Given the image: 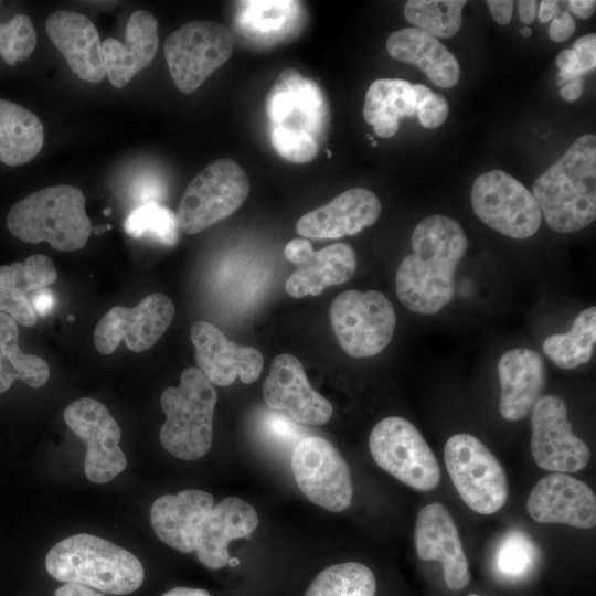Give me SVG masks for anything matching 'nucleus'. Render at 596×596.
<instances>
[{
    "label": "nucleus",
    "mask_w": 596,
    "mask_h": 596,
    "mask_svg": "<svg viewBox=\"0 0 596 596\" xmlns=\"http://www.w3.org/2000/svg\"><path fill=\"white\" fill-rule=\"evenodd\" d=\"M45 567L58 582L79 584L111 595L130 594L145 579L143 566L132 553L86 533L55 544L45 557Z\"/></svg>",
    "instance_id": "7ed1b4c3"
},
{
    "label": "nucleus",
    "mask_w": 596,
    "mask_h": 596,
    "mask_svg": "<svg viewBox=\"0 0 596 596\" xmlns=\"http://www.w3.org/2000/svg\"><path fill=\"white\" fill-rule=\"evenodd\" d=\"M501 384L500 413L508 421L524 418L545 385V365L541 355L526 348L504 352L498 363Z\"/></svg>",
    "instance_id": "a878e982"
},
{
    "label": "nucleus",
    "mask_w": 596,
    "mask_h": 596,
    "mask_svg": "<svg viewBox=\"0 0 596 596\" xmlns=\"http://www.w3.org/2000/svg\"><path fill=\"white\" fill-rule=\"evenodd\" d=\"M414 540L421 560L439 561L443 564L448 588L459 590L469 584L468 560L457 524L445 505L433 502L419 510Z\"/></svg>",
    "instance_id": "412c9836"
},
{
    "label": "nucleus",
    "mask_w": 596,
    "mask_h": 596,
    "mask_svg": "<svg viewBox=\"0 0 596 596\" xmlns=\"http://www.w3.org/2000/svg\"><path fill=\"white\" fill-rule=\"evenodd\" d=\"M330 320L342 350L356 359L384 350L396 327L391 301L377 290L341 292L331 304Z\"/></svg>",
    "instance_id": "6e6552de"
},
{
    "label": "nucleus",
    "mask_w": 596,
    "mask_h": 596,
    "mask_svg": "<svg viewBox=\"0 0 596 596\" xmlns=\"http://www.w3.org/2000/svg\"><path fill=\"white\" fill-rule=\"evenodd\" d=\"M415 113L425 128L433 129L445 123L449 114V105L443 95L432 92L423 103L416 106Z\"/></svg>",
    "instance_id": "79ce46f5"
},
{
    "label": "nucleus",
    "mask_w": 596,
    "mask_h": 596,
    "mask_svg": "<svg viewBox=\"0 0 596 596\" xmlns=\"http://www.w3.org/2000/svg\"><path fill=\"white\" fill-rule=\"evenodd\" d=\"M558 12V2L555 0H543L540 2L539 20L542 23L551 21Z\"/></svg>",
    "instance_id": "5fc2aeb1"
},
{
    "label": "nucleus",
    "mask_w": 596,
    "mask_h": 596,
    "mask_svg": "<svg viewBox=\"0 0 596 596\" xmlns=\"http://www.w3.org/2000/svg\"><path fill=\"white\" fill-rule=\"evenodd\" d=\"M217 394L198 368H187L179 386L167 387L160 398L166 422L160 429L162 447L172 456L195 460L210 449Z\"/></svg>",
    "instance_id": "39448f33"
},
{
    "label": "nucleus",
    "mask_w": 596,
    "mask_h": 596,
    "mask_svg": "<svg viewBox=\"0 0 596 596\" xmlns=\"http://www.w3.org/2000/svg\"><path fill=\"white\" fill-rule=\"evenodd\" d=\"M531 425V453L541 469L568 473L586 467L589 447L573 433L561 397H540L532 408Z\"/></svg>",
    "instance_id": "4468645a"
},
{
    "label": "nucleus",
    "mask_w": 596,
    "mask_h": 596,
    "mask_svg": "<svg viewBox=\"0 0 596 596\" xmlns=\"http://www.w3.org/2000/svg\"><path fill=\"white\" fill-rule=\"evenodd\" d=\"M284 254L297 266L285 285L294 298L318 296L328 286L347 283L356 270L355 252L347 243L313 251L308 240L294 238L286 244Z\"/></svg>",
    "instance_id": "f3484780"
},
{
    "label": "nucleus",
    "mask_w": 596,
    "mask_h": 596,
    "mask_svg": "<svg viewBox=\"0 0 596 596\" xmlns=\"http://www.w3.org/2000/svg\"><path fill=\"white\" fill-rule=\"evenodd\" d=\"M369 446L383 470L418 491H430L440 482V468L421 432L407 419L390 416L373 427Z\"/></svg>",
    "instance_id": "1a4fd4ad"
},
{
    "label": "nucleus",
    "mask_w": 596,
    "mask_h": 596,
    "mask_svg": "<svg viewBox=\"0 0 596 596\" xmlns=\"http://www.w3.org/2000/svg\"><path fill=\"white\" fill-rule=\"evenodd\" d=\"M214 507V498L202 490H184L159 497L151 507L150 522L157 538L182 552L195 551L204 518Z\"/></svg>",
    "instance_id": "b1692460"
},
{
    "label": "nucleus",
    "mask_w": 596,
    "mask_h": 596,
    "mask_svg": "<svg viewBox=\"0 0 596 596\" xmlns=\"http://www.w3.org/2000/svg\"><path fill=\"white\" fill-rule=\"evenodd\" d=\"M269 426L280 437L288 438L296 435L295 426L281 416L272 417Z\"/></svg>",
    "instance_id": "603ef678"
},
{
    "label": "nucleus",
    "mask_w": 596,
    "mask_h": 596,
    "mask_svg": "<svg viewBox=\"0 0 596 596\" xmlns=\"http://www.w3.org/2000/svg\"><path fill=\"white\" fill-rule=\"evenodd\" d=\"M376 579L364 564L331 565L312 581L305 596H375Z\"/></svg>",
    "instance_id": "473e14b6"
},
{
    "label": "nucleus",
    "mask_w": 596,
    "mask_h": 596,
    "mask_svg": "<svg viewBox=\"0 0 596 596\" xmlns=\"http://www.w3.org/2000/svg\"><path fill=\"white\" fill-rule=\"evenodd\" d=\"M327 153H328V155H327L328 158H331V156H332L331 151H330V150H327Z\"/></svg>",
    "instance_id": "052dcab7"
},
{
    "label": "nucleus",
    "mask_w": 596,
    "mask_h": 596,
    "mask_svg": "<svg viewBox=\"0 0 596 596\" xmlns=\"http://www.w3.org/2000/svg\"><path fill=\"white\" fill-rule=\"evenodd\" d=\"M64 421L86 444L84 470L94 483H106L127 467L119 446L121 432L108 408L97 400L82 397L64 411Z\"/></svg>",
    "instance_id": "ddd939ff"
},
{
    "label": "nucleus",
    "mask_w": 596,
    "mask_h": 596,
    "mask_svg": "<svg viewBox=\"0 0 596 596\" xmlns=\"http://www.w3.org/2000/svg\"><path fill=\"white\" fill-rule=\"evenodd\" d=\"M386 49L393 58L419 67L437 86L450 88L459 81L457 58L437 38L421 29L405 28L393 32Z\"/></svg>",
    "instance_id": "cd10ccee"
},
{
    "label": "nucleus",
    "mask_w": 596,
    "mask_h": 596,
    "mask_svg": "<svg viewBox=\"0 0 596 596\" xmlns=\"http://www.w3.org/2000/svg\"><path fill=\"white\" fill-rule=\"evenodd\" d=\"M0 312L25 327H32L36 322L35 312L28 297L15 290L0 289Z\"/></svg>",
    "instance_id": "a19ab883"
},
{
    "label": "nucleus",
    "mask_w": 596,
    "mask_h": 596,
    "mask_svg": "<svg viewBox=\"0 0 596 596\" xmlns=\"http://www.w3.org/2000/svg\"><path fill=\"white\" fill-rule=\"evenodd\" d=\"M270 142L281 158L294 163L309 162L318 152L317 140L310 135L279 127L272 128Z\"/></svg>",
    "instance_id": "ea45409f"
},
{
    "label": "nucleus",
    "mask_w": 596,
    "mask_h": 596,
    "mask_svg": "<svg viewBox=\"0 0 596 596\" xmlns=\"http://www.w3.org/2000/svg\"><path fill=\"white\" fill-rule=\"evenodd\" d=\"M174 317L173 302L163 294H151L135 307L115 306L94 330L97 351L108 355L124 340L132 352L151 348L166 332Z\"/></svg>",
    "instance_id": "2eb2a0df"
},
{
    "label": "nucleus",
    "mask_w": 596,
    "mask_h": 596,
    "mask_svg": "<svg viewBox=\"0 0 596 596\" xmlns=\"http://www.w3.org/2000/svg\"><path fill=\"white\" fill-rule=\"evenodd\" d=\"M233 50L232 31L215 21L188 22L164 41L171 77L184 94L194 92L230 58Z\"/></svg>",
    "instance_id": "9d476101"
},
{
    "label": "nucleus",
    "mask_w": 596,
    "mask_h": 596,
    "mask_svg": "<svg viewBox=\"0 0 596 596\" xmlns=\"http://www.w3.org/2000/svg\"><path fill=\"white\" fill-rule=\"evenodd\" d=\"M162 596H211L210 593L201 588L174 587Z\"/></svg>",
    "instance_id": "6e6d98bb"
},
{
    "label": "nucleus",
    "mask_w": 596,
    "mask_h": 596,
    "mask_svg": "<svg viewBox=\"0 0 596 596\" xmlns=\"http://www.w3.org/2000/svg\"><path fill=\"white\" fill-rule=\"evenodd\" d=\"M67 320L73 321L74 320L73 316H68Z\"/></svg>",
    "instance_id": "680f3d73"
},
{
    "label": "nucleus",
    "mask_w": 596,
    "mask_h": 596,
    "mask_svg": "<svg viewBox=\"0 0 596 596\" xmlns=\"http://www.w3.org/2000/svg\"><path fill=\"white\" fill-rule=\"evenodd\" d=\"M582 92H583L582 77H576L574 79H571L561 86V96L566 102L576 100L582 95Z\"/></svg>",
    "instance_id": "3c124183"
},
{
    "label": "nucleus",
    "mask_w": 596,
    "mask_h": 596,
    "mask_svg": "<svg viewBox=\"0 0 596 596\" xmlns=\"http://www.w3.org/2000/svg\"><path fill=\"white\" fill-rule=\"evenodd\" d=\"M36 45V32L30 18L15 14L10 21L0 23V54L11 66L25 61Z\"/></svg>",
    "instance_id": "58836bf2"
},
{
    "label": "nucleus",
    "mask_w": 596,
    "mask_h": 596,
    "mask_svg": "<svg viewBox=\"0 0 596 596\" xmlns=\"http://www.w3.org/2000/svg\"><path fill=\"white\" fill-rule=\"evenodd\" d=\"M573 52L576 55L577 64L575 74L582 76L584 73L594 70L596 65V34L589 33L578 38L574 45Z\"/></svg>",
    "instance_id": "37998d69"
},
{
    "label": "nucleus",
    "mask_w": 596,
    "mask_h": 596,
    "mask_svg": "<svg viewBox=\"0 0 596 596\" xmlns=\"http://www.w3.org/2000/svg\"><path fill=\"white\" fill-rule=\"evenodd\" d=\"M567 4L570 10L581 19H589L596 9L595 0H571Z\"/></svg>",
    "instance_id": "8fccbe9b"
},
{
    "label": "nucleus",
    "mask_w": 596,
    "mask_h": 596,
    "mask_svg": "<svg viewBox=\"0 0 596 596\" xmlns=\"http://www.w3.org/2000/svg\"><path fill=\"white\" fill-rule=\"evenodd\" d=\"M596 342V307H588L575 318L566 333L547 337L543 351L558 368L571 370L588 362Z\"/></svg>",
    "instance_id": "2f4dec72"
},
{
    "label": "nucleus",
    "mask_w": 596,
    "mask_h": 596,
    "mask_svg": "<svg viewBox=\"0 0 596 596\" xmlns=\"http://www.w3.org/2000/svg\"><path fill=\"white\" fill-rule=\"evenodd\" d=\"M377 142L376 141H372V147H376Z\"/></svg>",
    "instance_id": "e2e57ef3"
},
{
    "label": "nucleus",
    "mask_w": 596,
    "mask_h": 596,
    "mask_svg": "<svg viewBox=\"0 0 596 596\" xmlns=\"http://www.w3.org/2000/svg\"><path fill=\"white\" fill-rule=\"evenodd\" d=\"M124 228L134 238H149L166 246L175 244L179 236L177 215L156 202L134 209L126 217Z\"/></svg>",
    "instance_id": "f704fd0d"
},
{
    "label": "nucleus",
    "mask_w": 596,
    "mask_h": 596,
    "mask_svg": "<svg viewBox=\"0 0 596 596\" xmlns=\"http://www.w3.org/2000/svg\"><path fill=\"white\" fill-rule=\"evenodd\" d=\"M538 2L534 0H520L518 2V11L520 20L529 24L534 21L536 17Z\"/></svg>",
    "instance_id": "864d4df0"
},
{
    "label": "nucleus",
    "mask_w": 596,
    "mask_h": 596,
    "mask_svg": "<svg viewBox=\"0 0 596 596\" xmlns=\"http://www.w3.org/2000/svg\"><path fill=\"white\" fill-rule=\"evenodd\" d=\"M520 33L524 36V38H530L531 34H532V31L530 28L528 26H524L520 30Z\"/></svg>",
    "instance_id": "4d7b16f0"
},
{
    "label": "nucleus",
    "mask_w": 596,
    "mask_h": 596,
    "mask_svg": "<svg viewBox=\"0 0 596 596\" xmlns=\"http://www.w3.org/2000/svg\"><path fill=\"white\" fill-rule=\"evenodd\" d=\"M529 514L539 523H561L578 529L596 525V498L583 481L563 472L543 477L526 502Z\"/></svg>",
    "instance_id": "aec40b11"
},
{
    "label": "nucleus",
    "mask_w": 596,
    "mask_h": 596,
    "mask_svg": "<svg viewBox=\"0 0 596 596\" xmlns=\"http://www.w3.org/2000/svg\"><path fill=\"white\" fill-rule=\"evenodd\" d=\"M466 0H408L405 19L435 38H450L461 26V12Z\"/></svg>",
    "instance_id": "72a5a7b5"
},
{
    "label": "nucleus",
    "mask_w": 596,
    "mask_h": 596,
    "mask_svg": "<svg viewBox=\"0 0 596 596\" xmlns=\"http://www.w3.org/2000/svg\"><path fill=\"white\" fill-rule=\"evenodd\" d=\"M28 299L34 312L41 316L49 315L56 302L54 295L47 287L32 291V295Z\"/></svg>",
    "instance_id": "49530a36"
},
{
    "label": "nucleus",
    "mask_w": 596,
    "mask_h": 596,
    "mask_svg": "<svg viewBox=\"0 0 596 596\" xmlns=\"http://www.w3.org/2000/svg\"><path fill=\"white\" fill-rule=\"evenodd\" d=\"M158 24L155 17L145 10L135 11L126 26V44L115 39L102 43V52L110 83L121 88L156 56L159 45Z\"/></svg>",
    "instance_id": "bb28decb"
},
{
    "label": "nucleus",
    "mask_w": 596,
    "mask_h": 596,
    "mask_svg": "<svg viewBox=\"0 0 596 596\" xmlns=\"http://www.w3.org/2000/svg\"><path fill=\"white\" fill-rule=\"evenodd\" d=\"M18 337V323L0 312V393L8 391L17 380L34 389L41 387L50 376L49 364L38 355L22 352Z\"/></svg>",
    "instance_id": "7c9ffc66"
},
{
    "label": "nucleus",
    "mask_w": 596,
    "mask_h": 596,
    "mask_svg": "<svg viewBox=\"0 0 596 596\" xmlns=\"http://www.w3.org/2000/svg\"><path fill=\"white\" fill-rule=\"evenodd\" d=\"M575 28V21L570 12H557L550 24L549 36L554 42L561 43L573 35Z\"/></svg>",
    "instance_id": "c03bdc74"
},
{
    "label": "nucleus",
    "mask_w": 596,
    "mask_h": 596,
    "mask_svg": "<svg viewBox=\"0 0 596 596\" xmlns=\"http://www.w3.org/2000/svg\"><path fill=\"white\" fill-rule=\"evenodd\" d=\"M238 23L246 34L253 38L279 35L296 13L295 1H243Z\"/></svg>",
    "instance_id": "c9c22d12"
},
{
    "label": "nucleus",
    "mask_w": 596,
    "mask_h": 596,
    "mask_svg": "<svg viewBox=\"0 0 596 596\" xmlns=\"http://www.w3.org/2000/svg\"><path fill=\"white\" fill-rule=\"evenodd\" d=\"M227 563L230 564V566L235 567L240 564V560L236 557H232V558H228Z\"/></svg>",
    "instance_id": "13d9d810"
},
{
    "label": "nucleus",
    "mask_w": 596,
    "mask_h": 596,
    "mask_svg": "<svg viewBox=\"0 0 596 596\" xmlns=\"http://www.w3.org/2000/svg\"><path fill=\"white\" fill-rule=\"evenodd\" d=\"M444 460L459 497L472 511L492 514L504 505L509 493L504 469L477 437L465 433L449 437Z\"/></svg>",
    "instance_id": "423d86ee"
},
{
    "label": "nucleus",
    "mask_w": 596,
    "mask_h": 596,
    "mask_svg": "<svg viewBox=\"0 0 596 596\" xmlns=\"http://www.w3.org/2000/svg\"><path fill=\"white\" fill-rule=\"evenodd\" d=\"M54 596H105V595L102 593L95 592L93 588L84 586V585L65 583L64 585H62L55 590Z\"/></svg>",
    "instance_id": "09e8293b"
},
{
    "label": "nucleus",
    "mask_w": 596,
    "mask_h": 596,
    "mask_svg": "<svg viewBox=\"0 0 596 596\" xmlns=\"http://www.w3.org/2000/svg\"><path fill=\"white\" fill-rule=\"evenodd\" d=\"M380 214L381 202L372 191L352 188L302 215L296 231L309 238L334 240L360 233L374 224Z\"/></svg>",
    "instance_id": "4be33fe9"
},
{
    "label": "nucleus",
    "mask_w": 596,
    "mask_h": 596,
    "mask_svg": "<svg viewBox=\"0 0 596 596\" xmlns=\"http://www.w3.org/2000/svg\"><path fill=\"white\" fill-rule=\"evenodd\" d=\"M57 278V270L49 256L34 254L23 262L0 266V289L28 292L45 288Z\"/></svg>",
    "instance_id": "e433bc0d"
},
{
    "label": "nucleus",
    "mask_w": 596,
    "mask_h": 596,
    "mask_svg": "<svg viewBox=\"0 0 596 596\" xmlns=\"http://www.w3.org/2000/svg\"><path fill=\"white\" fill-rule=\"evenodd\" d=\"M191 341L199 370L212 384L228 386L236 377L251 384L263 371L264 358L256 348L235 343L210 322L196 321Z\"/></svg>",
    "instance_id": "6ab92c4d"
},
{
    "label": "nucleus",
    "mask_w": 596,
    "mask_h": 596,
    "mask_svg": "<svg viewBox=\"0 0 596 596\" xmlns=\"http://www.w3.org/2000/svg\"><path fill=\"white\" fill-rule=\"evenodd\" d=\"M7 226L25 243L47 242L60 252L81 249L93 230L83 192L68 184L38 190L17 202L8 213Z\"/></svg>",
    "instance_id": "20e7f679"
},
{
    "label": "nucleus",
    "mask_w": 596,
    "mask_h": 596,
    "mask_svg": "<svg viewBox=\"0 0 596 596\" xmlns=\"http://www.w3.org/2000/svg\"><path fill=\"white\" fill-rule=\"evenodd\" d=\"M249 181L241 166L219 159L187 187L177 211L179 230L196 234L233 214L246 200Z\"/></svg>",
    "instance_id": "0eeeda50"
},
{
    "label": "nucleus",
    "mask_w": 596,
    "mask_h": 596,
    "mask_svg": "<svg viewBox=\"0 0 596 596\" xmlns=\"http://www.w3.org/2000/svg\"><path fill=\"white\" fill-rule=\"evenodd\" d=\"M104 213H105V214H109V213H111V210H109V209L104 210Z\"/></svg>",
    "instance_id": "bf43d9fd"
},
{
    "label": "nucleus",
    "mask_w": 596,
    "mask_h": 596,
    "mask_svg": "<svg viewBox=\"0 0 596 596\" xmlns=\"http://www.w3.org/2000/svg\"><path fill=\"white\" fill-rule=\"evenodd\" d=\"M266 404L305 425H322L332 416L331 403L309 384L305 369L295 355L281 353L272 362L263 385Z\"/></svg>",
    "instance_id": "a211bd4d"
},
{
    "label": "nucleus",
    "mask_w": 596,
    "mask_h": 596,
    "mask_svg": "<svg viewBox=\"0 0 596 596\" xmlns=\"http://www.w3.org/2000/svg\"><path fill=\"white\" fill-rule=\"evenodd\" d=\"M468 596H481V595H477V594H470V595H468Z\"/></svg>",
    "instance_id": "0e129e2a"
},
{
    "label": "nucleus",
    "mask_w": 596,
    "mask_h": 596,
    "mask_svg": "<svg viewBox=\"0 0 596 596\" xmlns=\"http://www.w3.org/2000/svg\"><path fill=\"white\" fill-rule=\"evenodd\" d=\"M415 114L413 85L401 78L374 81L365 95L363 117L374 132L389 138L398 130L400 120Z\"/></svg>",
    "instance_id": "c756f323"
},
{
    "label": "nucleus",
    "mask_w": 596,
    "mask_h": 596,
    "mask_svg": "<svg viewBox=\"0 0 596 596\" xmlns=\"http://www.w3.org/2000/svg\"><path fill=\"white\" fill-rule=\"evenodd\" d=\"M534 542L522 531L511 530L501 540L494 556L497 572L509 579L528 576L538 562Z\"/></svg>",
    "instance_id": "4c0bfd02"
},
{
    "label": "nucleus",
    "mask_w": 596,
    "mask_h": 596,
    "mask_svg": "<svg viewBox=\"0 0 596 596\" xmlns=\"http://www.w3.org/2000/svg\"><path fill=\"white\" fill-rule=\"evenodd\" d=\"M470 198L477 217L505 236L528 238L541 225L542 213L532 193L502 170L480 174Z\"/></svg>",
    "instance_id": "9b49d317"
},
{
    "label": "nucleus",
    "mask_w": 596,
    "mask_h": 596,
    "mask_svg": "<svg viewBox=\"0 0 596 596\" xmlns=\"http://www.w3.org/2000/svg\"><path fill=\"white\" fill-rule=\"evenodd\" d=\"M412 254L401 262L395 289L408 310L433 315L443 309L455 292V273L468 240L460 224L446 215H430L414 228Z\"/></svg>",
    "instance_id": "f257e3e1"
},
{
    "label": "nucleus",
    "mask_w": 596,
    "mask_h": 596,
    "mask_svg": "<svg viewBox=\"0 0 596 596\" xmlns=\"http://www.w3.org/2000/svg\"><path fill=\"white\" fill-rule=\"evenodd\" d=\"M132 193L140 205L149 202L159 203L162 185L156 179L147 175L135 182Z\"/></svg>",
    "instance_id": "a18cd8bd"
},
{
    "label": "nucleus",
    "mask_w": 596,
    "mask_h": 596,
    "mask_svg": "<svg viewBox=\"0 0 596 596\" xmlns=\"http://www.w3.org/2000/svg\"><path fill=\"white\" fill-rule=\"evenodd\" d=\"M291 470L300 491L315 504L332 512L350 505V468L327 439L310 436L299 440L291 455Z\"/></svg>",
    "instance_id": "f8f14e48"
},
{
    "label": "nucleus",
    "mask_w": 596,
    "mask_h": 596,
    "mask_svg": "<svg viewBox=\"0 0 596 596\" xmlns=\"http://www.w3.org/2000/svg\"><path fill=\"white\" fill-rule=\"evenodd\" d=\"M533 198L547 225L572 233L596 216V136L578 137L533 184Z\"/></svg>",
    "instance_id": "f03ea898"
},
{
    "label": "nucleus",
    "mask_w": 596,
    "mask_h": 596,
    "mask_svg": "<svg viewBox=\"0 0 596 596\" xmlns=\"http://www.w3.org/2000/svg\"><path fill=\"white\" fill-rule=\"evenodd\" d=\"M272 128H284L320 137L329 121V107L316 82L296 68L284 70L265 99Z\"/></svg>",
    "instance_id": "dca6fc26"
},
{
    "label": "nucleus",
    "mask_w": 596,
    "mask_h": 596,
    "mask_svg": "<svg viewBox=\"0 0 596 596\" xmlns=\"http://www.w3.org/2000/svg\"><path fill=\"white\" fill-rule=\"evenodd\" d=\"M44 130L31 110L0 99V161L17 167L31 161L42 149Z\"/></svg>",
    "instance_id": "c85d7f7f"
},
{
    "label": "nucleus",
    "mask_w": 596,
    "mask_h": 596,
    "mask_svg": "<svg viewBox=\"0 0 596 596\" xmlns=\"http://www.w3.org/2000/svg\"><path fill=\"white\" fill-rule=\"evenodd\" d=\"M255 509L246 501L227 497L212 508L200 525L196 555L207 568L225 566L230 558L228 543L255 531L258 525Z\"/></svg>",
    "instance_id": "393cba45"
},
{
    "label": "nucleus",
    "mask_w": 596,
    "mask_h": 596,
    "mask_svg": "<svg viewBox=\"0 0 596 596\" xmlns=\"http://www.w3.org/2000/svg\"><path fill=\"white\" fill-rule=\"evenodd\" d=\"M487 6L491 17L501 25H507L512 18L513 1L512 0H488Z\"/></svg>",
    "instance_id": "de8ad7c7"
},
{
    "label": "nucleus",
    "mask_w": 596,
    "mask_h": 596,
    "mask_svg": "<svg viewBox=\"0 0 596 596\" xmlns=\"http://www.w3.org/2000/svg\"><path fill=\"white\" fill-rule=\"evenodd\" d=\"M45 30L81 79L94 84L104 79L106 70L99 34L87 17L77 12L55 11L49 15Z\"/></svg>",
    "instance_id": "5701e85b"
}]
</instances>
